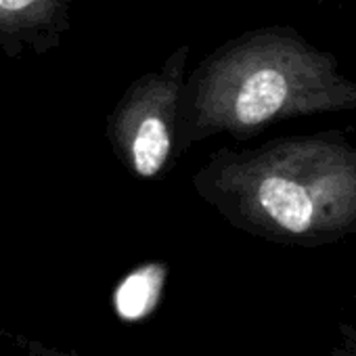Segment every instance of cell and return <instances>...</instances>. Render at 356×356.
<instances>
[{"label": "cell", "instance_id": "cell-1", "mask_svg": "<svg viewBox=\"0 0 356 356\" xmlns=\"http://www.w3.org/2000/svg\"><path fill=\"white\" fill-rule=\"evenodd\" d=\"M193 189L231 225L273 241L318 245L356 229V174L312 143L220 149Z\"/></svg>", "mask_w": 356, "mask_h": 356}, {"label": "cell", "instance_id": "cell-5", "mask_svg": "<svg viewBox=\"0 0 356 356\" xmlns=\"http://www.w3.org/2000/svg\"><path fill=\"white\" fill-rule=\"evenodd\" d=\"M161 279H163V268L157 264H149L132 273L115 291L118 314L126 318H138L147 314L151 306H155Z\"/></svg>", "mask_w": 356, "mask_h": 356}, {"label": "cell", "instance_id": "cell-2", "mask_svg": "<svg viewBox=\"0 0 356 356\" xmlns=\"http://www.w3.org/2000/svg\"><path fill=\"white\" fill-rule=\"evenodd\" d=\"M335 88L314 51L285 32L235 38L187 76L174 155L216 134L243 138L268 122L325 107Z\"/></svg>", "mask_w": 356, "mask_h": 356}, {"label": "cell", "instance_id": "cell-3", "mask_svg": "<svg viewBox=\"0 0 356 356\" xmlns=\"http://www.w3.org/2000/svg\"><path fill=\"white\" fill-rule=\"evenodd\" d=\"M191 47L181 44L163 65L136 78L107 118V140L115 159L140 181H153L176 147V120L187 80Z\"/></svg>", "mask_w": 356, "mask_h": 356}, {"label": "cell", "instance_id": "cell-4", "mask_svg": "<svg viewBox=\"0 0 356 356\" xmlns=\"http://www.w3.org/2000/svg\"><path fill=\"white\" fill-rule=\"evenodd\" d=\"M72 28V0H0V49L11 59L47 55Z\"/></svg>", "mask_w": 356, "mask_h": 356}, {"label": "cell", "instance_id": "cell-6", "mask_svg": "<svg viewBox=\"0 0 356 356\" xmlns=\"http://www.w3.org/2000/svg\"><path fill=\"white\" fill-rule=\"evenodd\" d=\"M329 356H356V327L339 325V341L331 348Z\"/></svg>", "mask_w": 356, "mask_h": 356}, {"label": "cell", "instance_id": "cell-7", "mask_svg": "<svg viewBox=\"0 0 356 356\" xmlns=\"http://www.w3.org/2000/svg\"><path fill=\"white\" fill-rule=\"evenodd\" d=\"M17 343H22V348L30 354V356H78L76 352H61V350H53L42 346L40 341H32L26 337H13Z\"/></svg>", "mask_w": 356, "mask_h": 356}, {"label": "cell", "instance_id": "cell-8", "mask_svg": "<svg viewBox=\"0 0 356 356\" xmlns=\"http://www.w3.org/2000/svg\"><path fill=\"white\" fill-rule=\"evenodd\" d=\"M354 310H356V291H354Z\"/></svg>", "mask_w": 356, "mask_h": 356}]
</instances>
